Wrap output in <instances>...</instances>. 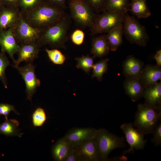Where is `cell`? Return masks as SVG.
Here are the masks:
<instances>
[{"label": "cell", "mask_w": 161, "mask_h": 161, "mask_svg": "<svg viewBox=\"0 0 161 161\" xmlns=\"http://www.w3.org/2000/svg\"><path fill=\"white\" fill-rule=\"evenodd\" d=\"M71 21L66 13L55 24L40 31L38 42L41 47L48 45L53 49L65 48Z\"/></svg>", "instance_id": "obj_2"}, {"label": "cell", "mask_w": 161, "mask_h": 161, "mask_svg": "<svg viewBox=\"0 0 161 161\" xmlns=\"http://www.w3.org/2000/svg\"><path fill=\"white\" fill-rule=\"evenodd\" d=\"M81 161H100L98 150L95 138L84 141L73 147Z\"/></svg>", "instance_id": "obj_12"}, {"label": "cell", "mask_w": 161, "mask_h": 161, "mask_svg": "<svg viewBox=\"0 0 161 161\" xmlns=\"http://www.w3.org/2000/svg\"><path fill=\"white\" fill-rule=\"evenodd\" d=\"M124 132L130 147L123 153V154L134 153L135 150L144 148L147 140L144 139V135L139 132L134 128L131 123H124L120 126Z\"/></svg>", "instance_id": "obj_10"}, {"label": "cell", "mask_w": 161, "mask_h": 161, "mask_svg": "<svg viewBox=\"0 0 161 161\" xmlns=\"http://www.w3.org/2000/svg\"><path fill=\"white\" fill-rule=\"evenodd\" d=\"M19 45L17 53L18 58L13 65L15 68L19 66L22 62L32 63L34 60L38 57L41 47L38 41Z\"/></svg>", "instance_id": "obj_11"}, {"label": "cell", "mask_w": 161, "mask_h": 161, "mask_svg": "<svg viewBox=\"0 0 161 161\" xmlns=\"http://www.w3.org/2000/svg\"><path fill=\"white\" fill-rule=\"evenodd\" d=\"M13 27L7 30H1L0 33V45L2 52H6L13 60L14 63L16 60L14 55L17 53L20 45L17 42L13 32Z\"/></svg>", "instance_id": "obj_14"}, {"label": "cell", "mask_w": 161, "mask_h": 161, "mask_svg": "<svg viewBox=\"0 0 161 161\" xmlns=\"http://www.w3.org/2000/svg\"><path fill=\"white\" fill-rule=\"evenodd\" d=\"M143 97L145 103L155 106H161V82L145 88Z\"/></svg>", "instance_id": "obj_21"}, {"label": "cell", "mask_w": 161, "mask_h": 161, "mask_svg": "<svg viewBox=\"0 0 161 161\" xmlns=\"http://www.w3.org/2000/svg\"><path fill=\"white\" fill-rule=\"evenodd\" d=\"M41 3L40 0H19L20 10L22 14L36 7Z\"/></svg>", "instance_id": "obj_32"}, {"label": "cell", "mask_w": 161, "mask_h": 161, "mask_svg": "<svg viewBox=\"0 0 161 161\" xmlns=\"http://www.w3.org/2000/svg\"><path fill=\"white\" fill-rule=\"evenodd\" d=\"M140 79L145 88L151 86L161 80V66L147 65L143 67Z\"/></svg>", "instance_id": "obj_16"}, {"label": "cell", "mask_w": 161, "mask_h": 161, "mask_svg": "<svg viewBox=\"0 0 161 161\" xmlns=\"http://www.w3.org/2000/svg\"><path fill=\"white\" fill-rule=\"evenodd\" d=\"M35 66L31 63H27L24 66L15 68L21 75L25 84V92L27 94V100L32 102L33 95L39 87L41 82L35 74Z\"/></svg>", "instance_id": "obj_9"}, {"label": "cell", "mask_w": 161, "mask_h": 161, "mask_svg": "<svg viewBox=\"0 0 161 161\" xmlns=\"http://www.w3.org/2000/svg\"><path fill=\"white\" fill-rule=\"evenodd\" d=\"M130 10L133 16L137 18H146L151 13L147 5L146 0H130Z\"/></svg>", "instance_id": "obj_22"}, {"label": "cell", "mask_w": 161, "mask_h": 161, "mask_svg": "<svg viewBox=\"0 0 161 161\" xmlns=\"http://www.w3.org/2000/svg\"><path fill=\"white\" fill-rule=\"evenodd\" d=\"M110 50L106 35L103 34L92 39L91 53L93 57L102 58L106 55Z\"/></svg>", "instance_id": "obj_20"}, {"label": "cell", "mask_w": 161, "mask_h": 161, "mask_svg": "<svg viewBox=\"0 0 161 161\" xmlns=\"http://www.w3.org/2000/svg\"><path fill=\"white\" fill-rule=\"evenodd\" d=\"M48 2L52 4L64 9L66 0H48Z\"/></svg>", "instance_id": "obj_37"}, {"label": "cell", "mask_w": 161, "mask_h": 161, "mask_svg": "<svg viewBox=\"0 0 161 161\" xmlns=\"http://www.w3.org/2000/svg\"><path fill=\"white\" fill-rule=\"evenodd\" d=\"M11 111H13L18 115L19 114L13 105L7 103H0V116L3 115L6 120H7L8 116Z\"/></svg>", "instance_id": "obj_34"}, {"label": "cell", "mask_w": 161, "mask_h": 161, "mask_svg": "<svg viewBox=\"0 0 161 161\" xmlns=\"http://www.w3.org/2000/svg\"><path fill=\"white\" fill-rule=\"evenodd\" d=\"M130 0H107L106 10L124 14L130 10Z\"/></svg>", "instance_id": "obj_25"}, {"label": "cell", "mask_w": 161, "mask_h": 161, "mask_svg": "<svg viewBox=\"0 0 161 161\" xmlns=\"http://www.w3.org/2000/svg\"><path fill=\"white\" fill-rule=\"evenodd\" d=\"M13 32L17 42L19 44L38 41L40 31L30 25L21 16L13 27Z\"/></svg>", "instance_id": "obj_8"}, {"label": "cell", "mask_w": 161, "mask_h": 161, "mask_svg": "<svg viewBox=\"0 0 161 161\" xmlns=\"http://www.w3.org/2000/svg\"><path fill=\"white\" fill-rule=\"evenodd\" d=\"M109 60L108 58H106L94 64L92 68L93 74L92 78L96 77L100 81L102 80L103 75L107 71L108 62Z\"/></svg>", "instance_id": "obj_26"}, {"label": "cell", "mask_w": 161, "mask_h": 161, "mask_svg": "<svg viewBox=\"0 0 161 161\" xmlns=\"http://www.w3.org/2000/svg\"><path fill=\"white\" fill-rule=\"evenodd\" d=\"M19 125L18 121L16 119L6 120L0 124V133L7 136H16L20 138L22 134L19 133Z\"/></svg>", "instance_id": "obj_24"}, {"label": "cell", "mask_w": 161, "mask_h": 161, "mask_svg": "<svg viewBox=\"0 0 161 161\" xmlns=\"http://www.w3.org/2000/svg\"><path fill=\"white\" fill-rule=\"evenodd\" d=\"M66 14L64 9L46 2L21 14L30 25L41 31L57 22Z\"/></svg>", "instance_id": "obj_1"}, {"label": "cell", "mask_w": 161, "mask_h": 161, "mask_svg": "<svg viewBox=\"0 0 161 161\" xmlns=\"http://www.w3.org/2000/svg\"><path fill=\"white\" fill-rule=\"evenodd\" d=\"M21 16L20 10L16 7L13 6L0 12V30H6L13 27Z\"/></svg>", "instance_id": "obj_18"}, {"label": "cell", "mask_w": 161, "mask_h": 161, "mask_svg": "<svg viewBox=\"0 0 161 161\" xmlns=\"http://www.w3.org/2000/svg\"><path fill=\"white\" fill-rule=\"evenodd\" d=\"M5 0L10 3H12L13 4V5L14 4V3L15 2H16L17 1V0Z\"/></svg>", "instance_id": "obj_39"}, {"label": "cell", "mask_w": 161, "mask_h": 161, "mask_svg": "<svg viewBox=\"0 0 161 161\" xmlns=\"http://www.w3.org/2000/svg\"><path fill=\"white\" fill-rule=\"evenodd\" d=\"M4 52H0V80L5 88H7V83L5 72L7 67L10 64V63Z\"/></svg>", "instance_id": "obj_30"}, {"label": "cell", "mask_w": 161, "mask_h": 161, "mask_svg": "<svg viewBox=\"0 0 161 161\" xmlns=\"http://www.w3.org/2000/svg\"><path fill=\"white\" fill-rule=\"evenodd\" d=\"M84 37L83 32L81 30L78 29L73 32L71 36V39L75 44L80 45L83 43Z\"/></svg>", "instance_id": "obj_33"}, {"label": "cell", "mask_w": 161, "mask_h": 161, "mask_svg": "<svg viewBox=\"0 0 161 161\" xmlns=\"http://www.w3.org/2000/svg\"><path fill=\"white\" fill-rule=\"evenodd\" d=\"M32 121L35 127L42 126L45 122L47 117L44 110L39 107L36 109L32 115Z\"/></svg>", "instance_id": "obj_29"}, {"label": "cell", "mask_w": 161, "mask_h": 161, "mask_svg": "<svg viewBox=\"0 0 161 161\" xmlns=\"http://www.w3.org/2000/svg\"><path fill=\"white\" fill-rule=\"evenodd\" d=\"M94 58L89 55L76 58L75 59L77 62L76 67L78 69H82L89 74L94 64Z\"/></svg>", "instance_id": "obj_27"}, {"label": "cell", "mask_w": 161, "mask_h": 161, "mask_svg": "<svg viewBox=\"0 0 161 161\" xmlns=\"http://www.w3.org/2000/svg\"><path fill=\"white\" fill-rule=\"evenodd\" d=\"M95 13H99L106 10L107 0H84Z\"/></svg>", "instance_id": "obj_31"}, {"label": "cell", "mask_w": 161, "mask_h": 161, "mask_svg": "<svg viewBox=\"0 0 161 161\" xmlns=\"http://www.w3.org/2000/svg\"><path fill=\"white\" fill-rule=\"evenodd\" d=\"M161 119V106L145 103L138 105L134 125L144 134H152Z\"/></svg>", "instance_id": "obj_3"}, {"label": "cell", "mask_w": 161, "mask_h": 161, "mask_svg": "<svg viewBox=\"0 0 161 161\" xmlns=\"http://www.w3.org/2000/svg\"><path fill=\"white\" fill-rule=\"evenodd\" d=\"M45 51L50 61L54 64H62L66 60L65 56L56 49H49L46 48Z\"/></svg>", "instance_id": "obj_28"}, {"label": "cell", "mask_w": 161, "mask_h": 161, "mask_svg": "<svg viewBox=\"0 0 161 161\" xmlns=\"http://www.w3.org/2000/svg\"><path fill=\"white\" fill-rule=\"evenodd\" d=\"M123 86L126 94L132 101L136 102L143 97L145 88L140 78H126Z\"/></svg>", "instance_id": "obj_15"}, {"label": "cell", "mask_w": 161, "mask_h": 161, "mask_svg": "<svg viewBox=\"0 0 161 161\" xmlns=\"http://www.w3.org/2000/svg\"><path fill=\"white\" fill-rule=\"evenodd\" d=\"M71 143L64 137L59 139L53 145L52 156L56 161H64L73 148Z\"/></svg>", "instance_id": "obj_19"}, {"label": "cell", "mask_w": 161, "mask_h": 161, "mask_svg": "<svg viewBox=\"0 0 161 161\" xmlns=\"http://www.w3.org/2000/svg\"><path fill=\"white\" fill-rule=\"evenodd\" d=\"M125 14L106 10L102 14H97L94 24L90 28L92 35L108 33L113 28L123 24Z\"/></svg>", "instance_id": "obj_7"}, {"label": "cell", "mask_w": 161, "mask_h": 161, "mask_svg": "<svg viewBox=\"0 0 161 161\" xmlns=\"http://www.w3.org/2000/svg\"><path fill=\"white\" fill-rule=\"evenodd\" d=\"M123 24L114 28L107 33L106 37L110 50L116 51L123 42Z\"/></svg>", "instance_id": "obj_23"}, {"label": "cell", "mask_w": 161, "mask_h": 161, "mask_svg": "<svg viewBox=\"0 0 161 161\" xmlns=\"http://www.w3.org/2000/svg\"><path fill=\"white\" fill-rule=\"evenodd\" d=\"M69 8L72 18L78 26L90 28L92 26L97 14L84 0H70Z\"/></svg>", "instance_id": "obj_6"}, {"label": "cell", "mask_w": 161, "mask_h": 161, "mask_svg": "<svg viewBox=\"0 0 161 161\" xmlns=\"http://www.w3.org/2000/svg\"><path fill=\"white\" fill-rule=\"evenodd\" d=\"M97 131L91 127L75 128L70 129L64 137L73 147L86 140L95 138Z\"/></svg>", "instance_id": "obj_13"}, {"label": "cell", "mask_w": 161, "mask_h": 161, "mask_svg": "<svg viewBox=\"0 0 161 161\" xmlns=\"http://www.w3.org/2000/svg\"><path fill=\"white\" fill-rule=\"evenodd\" d=\"M123 24V34L131 43L143 47L146 45L149 39L148 35L145 27L135 16L126 13Z\"/></svg>", "instance_id": "obj_5"}, {"label": "cell", "mask_w": 161, "mask_h": 161, "mask_svg": "<svg viewBox=\"0 0 161 161\" xmlns=\"http://www.w3.org/2000/svg\"><path fill=\"white\" fill-rule=\"evenodd\" d=\"M144 63L134 56H128L124 61L123 72L126 78H140L143 68Z\"/></svg>", "instance_id": "obj_17"}, {"label": "cell", "mask_w": 161, "mask_h": 161, "mask_svg": "<svg viewBox=\"0 0 161 161\" xmlns=\"http://www.w3.org/2000/svg\"><path fill=\"white\" fill-rule=\"evenodd\" d=\"M64 161H81L80 157L74 148L66 158Z\"/></svg>", "instance_id": "obj_36"}, {"label": "cell", "mask_w": 161, "mask_h": 161, "mask_svg": "<svg viewBox=\"0 0 161 161\" xmlns=\"http://www.w3.org/2000/svg\"><path fill=\"white\" fill-rule=\"evenodd\" d=\"M95 139L100 161L110 160L108 157L112 151L126 146L124 137H118L103 129L97 130Z\"/></svg>", "instance_id": "obj_4"}, {"label": "cell", "mask_w": 161, "mask_h": 161, "mask_svg": "<svg viewBox=\"0 0 161 161\" xmlns=\"http://www.w3.org/2000/svg\"><path fill=\"white\" fill-rule=\"evenodd\" d=\"M152 134L153 137L151 140L156 146L161 145V123H159L157 125Z\"/></svg>", "instance_id": "obj_35"}, {"label": "cell", "mask_w": 161, "mask_h": 161, "mask_svg": "<svg viewBox=\"0 0 161 161\" xmlns=\"http://www.w3.org/2000/svg\"></svg>", "instance_id": "obj_40"}, {"label": "cell", "mask_w": 161, "mask_h": 161, "mask_svg": "<svg viewBox=\"0 0 161 161\" xmlns=\"http://www.w3.org/2000/svg\"><path fill=\"white\" fill-rule=\"evenodd\" d=\"M155 60L157 65L159 66H161V50H158L153 56Z\"/></svg>", "instance_id": "obj_38"}]
</instances>
